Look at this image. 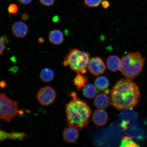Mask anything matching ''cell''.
Here are the masks:
<instances>
[{
  "instance_id": "obj_1",
  "label": "cell",
  "mask_w": 147,
  "mask_h": 147,
  "mask_svg": "<svg viewBox=\"0 0 147 147\" xmlns=\"http://www.w3.org/2000/svg\"><path fill=\"white\" fill-rule=\"evenodd\" d=\"M110 97L111 105L118 110H127L136 105L140 98V93L131 79L122 78L111 89Z\"/></svg>"
},
{
  "instance_id": "obj_2",
  "label": "cell",
  "mask_w": 147,
  "mask_h": 147,
  "mask_svg": "<svg viewBox=\"0 0 147 147\" xmlns=\"http://www.w3.org/2000/svg\"><path fill=\"white\" fill-rule=\"evenodd\" d=\"M70 95L72 99L66 105L65 108L67 124L69 126L81 130L89 123L91 110L87 103L79 98L75 92Z\"/></svg>"
},
{
  "instance_id": "obj_3",
  "label": "cell",
  "mask_w": 147,
  "mask_h": 147,
  "mask_svg": "<svg viewBox=\"0 0 147 147\" xmlns=\"http://www.w3.org/2000/svg\"><path fill=\"white\" fill-rule=\"evenodd\" d=\"M144 62V58L139 53H129L121 58L119 70L126 78L133 79L141 72Z\"/></svg>"
},
{
  "instance_id": "obj_4",
  "label": "cell",
  "mask_w": 147,
  "mask_h": 147,
  "mask_svg": "<svg viewBox=\"0 0 147 147\" xmlns=\"http://www.w3.org/2000/svg\"><path fill=\"white\" fill-rule=\"evenodd\" d=\"M90 58L89 53L73 49L65 56L63 64L65 67L69 65L78 74H84L87 72L86 68Z\"/></svg>"
},
{
  "instance_id": "obj_5",
  "label": "cell",
  "mask_w": 147,
  "mask_h": 147,
  "mask_svg": "<svg viewBox=\"0 0 147 147\" xmlns=\"http://www.w3.org/2000/svg\"><path fill=\"white\" fill-rule=\"evenodd\" d=\"M18 103L7 97L4 93H0V119L10 122L20 113Z\"/></svg>"
},
{
  "instance_id": "obj_6",
  "label": "cell",
  "mask_w": 147,
  "mask_h": 147,
  "mask_svg": "<svg viewBox=\"0 0 147 147\" xmlns=\"http://www.w3.org/2000/svg\"><path fill=\"white\" fill-rule=\"evenodd\" d=\"M56 93L53 88L46 86L40 89L37 93V99L41 105L48 106L54 103L56 98Z\"/></svg>"
},
{
  "instance_id": "obj_7",
  "label": "cell",
  "mask_w": 147,
  "mask_h": 147,
  "mask_svg": "<svg viewBox=\"0 0 147 147\" xmlns=\"http://www.w3.org/2000/svg\"><path fill=\"white\" fill-rule=\"evenodd\" d=\"M87 68L91 74L98 76L105 72L106 67L102 59L97 57L90 59Z\"/></svg>"
},
{
  "instance_id": "obj_8",
  "label": "cell",
  "mask_w": 147,
  "mask_h": 147,
  "mask_svg": "<svg viewBox=\"0 0 147 147\" xmlns=\"http://www.w3.org/2000/svg\"><path fill=\"white\" fill-rule=\"evenodd\" d=\"M12 31L16 37L23 38L27 35L28 32V28L25 23L21 21L17 22L13 25Z\"/></svg>"
},
{
  "instance_id": "obj_9",
  "label": "cell",
  "mask_w": 147,
  "mask_h": 147,
  "mask_svg": "<svg viewBox=\"0 0 147 147\" xmlns=\"http://www.w3.org/2000/svg\"><path fill=\"white\" fill-rule=\"evenodd\" d=\"M108 118L107 113L102 109L95 110L92 117L93 122L98 126H102L105 125L107 122Z\"/></svg>"
},
{
  "instance_id": "obj_10",
  "label": "cell",
  "mask_w": 147,
  "mask_h": 147,
  "mask_svg": "<svg viewBox=\"0 0 147 147\" xmlns=\"http://www.w3.org/2000/svg\"><path fill=\"white\" fill-rule=\"evenodd\" d=\"M78 129L73 126H69L63 132V139L66 142L73 143L76 141L79 137Z\"/></svg>"
},
{
  "instance_id": "obj_11",
  "label": "cell",
  "mask_w": 147,
  "mask_h": 147,
  "mask_svg": "<svg viewBox=\"0 0 147 147\" xmlns=\"http://www.w3.org/2000/svg\"><path fill=\"white\" fill-rule=\"evenodd\" d=\"M110 99L105 93H100L95 97L94 103L99 109H105L109 106Z\"/></svg>"
},
{
  "instance_id": "obj_12",
  "label": "cell",
  "mask_w": 147,
  "mask_h": 147,
  "mask_svg": "<svg viewBox=\"0 0 147 147\" xmlns=\"http://www.w3.org/2000/svg\"><path fill=\"white\" fill-rule=\"evenodd\" d=\"M26 136V134L24 133L5 132L1 129L0 126V142L7 139H24Z\"/></svg>"
},
{
  "instance_id": "obj_13",
  "label": "cell",
  "mask_w": 147,
  "mask_h": 147,
  "mask_svg": "<svg viewBox=\"0 0 147 147\" xmlns=\"http://www.w3.org/2000/svg\"><path fill=\"white\" fill-rule=\"evenodd\" d=\"M121 63V59L119 57L115 55H112L107 59V67L110 71L115 72L119 69Z\"/></svg>"
},
{
  "instance_id": "obj_14",
  "label": "cell",
  "mask_w": 147,
  "mask_h": 147,
  "mask_svg": "<svg viewBox=\"0 0 147 147\" xmlns=\"http://www.w3.org/2000/svg\"><path fill=\"white\" fill-rule=\"evenodd\" d=\"M95 85L98 90L104 92L106 94H109V91L108 88L109 86V82L106 77L102 76L97 78L95 80Z\"/></svg>"
},
{
  "instance_id": "obj_15",
  "label": "cell",
  "mask_w": 147,
  "mask_h": 147,
  "mask_svg": "<svg viewBox=\"0 0 147 147\" xmlns=\"http://www.w3.org/2000/svg\"><path fill=\"white\" fill-rule=\"evenodd\" d=\"M49 40L55 45H59L64 41V36L61 31L56 29L51 31L49 35Z\"/></svg>"
},
{
  "instance_id": "obj_16",
  "label": "cell",
  "mask_w": 147,
  "mask_h": 147,
  "mask_svg": "<svg viewBox=\"0 0 147 147\" xmlns=\"http://www.w3.org/2000/svg\"><path fill=\"white\" fill-rule=\"evenodd\" d=\"M40 76L42 81L45 82H49L54 80V73L52 69L45 68L42 70Z\"/></svg>"
},
{
  "instance_id": "obj_17",
  "label": "cell",
  "mask_w": 147,
  "mask_h": 147,
  "mask_svg": "<svg viewBox=\"0 0 147 147\" xmlns=\"http://www.w3.org/2000/svg\"><path fill=\"white\" fill-rule=\"evenodd\" d=\"M96 88L91 84H86L83 90V94L84 96L88 99L93 98L96 95Z\"/></svg>"
},
{
  "instance_id": "obj_18",
  "label": "cell",
  "mask_w": 147,
  "mask_h": 147,
  "mask_svg": "<svg viewBox=\"0 0 147 147\" xmlns=\"http://www.w3.org/2000/svg\"><path fill=\"white\" fill-rule=\"evenodd\" d=\"M88 80L87 76H84L79 74L74 80V83L78 89H80L85 86Z\"/></svg>"
},
{
  "instance_id": "obj_19",
  "label": "cell",
  "mask_w": 147,
  "mask_h": 147,
  "mask_svg": "<svg viewBox=\"0 0 147 147\" xmlns=\"http://www.w3.org/2000/svg\"><path fill=\"white\" fill-rule=\"evenodd\" d=\"M120 146L133 147H138L139 146L132 141L131 137H125L122 139Z\"/></svg>"
},
{
  "instance_id": "obj_20",
  "label": "cell",
  "mask_w": 147,
  "mask_h": 147,
  "mask_svg": "<svg viewBox=\"0 0 147 147\" xmlns=\"http://www.w3.org/2000/svg\"><path fill=\"white\" fill-rule=\"evenodd\" d=\"M102 0H84V3L86 6L90 8L98 7L102 2Z\"/></svg>"
},
{
  "instance_id": "obj_21",
  "label": "cell",
  "mask_w": 147,
  "mask_h": 147,
  "mask_svg": "<svg viewBox=\"0 0 147 147\" xmlns=\"http://www.w3.org/2000/svg\"><path fill=\"white\" fill-rule=\"evenodd\" d=\"M18 8L17 5L15 4H11L8 8V11L9 13L14 14L17 12Z\"/></svg>"
},
{
  "instance_id": "obj_22",
  "label": "cell",
  "mask_w": 147,
  "mask_h": 147,
  "mask_svg": "<svg viewBox=\"0 0 147 147\" xmlns=\"http://www.w3.org/2000/svg\"><path fill=\"white\" fill-rule=\"evenodd\" d=\"M42 4L47 6H49L54 4L55 0H39Z\"/></svg>"
},
{
  "instance_id": "obj_23",
  "label": "cell",
  "mask_w": 147,
  "mask_h": 147,
  "mask_svg": "<svg viewBox=\"0 0 147 147\" xmlns=\"http://www.w3.org/2000/svg\"><path fill=\"white\" fill-rule=\"evenodd\" d=\"M5 49L4 42L0 38V55L2 54Z\"/></svg>"
},
{
  "instance_id": "obj_24",
  "label": "cell",
  "mask_w": 147,
  "mask_h": 147,
  "mask_svg": "<svg viewBox=\"0 0 147 147\" xmlns=\"http://www.w3.org/2000/svg\"><path fill=\"white\" fill-rule=\"evenodd\" d=\"M102 4L103 7L104 8H107L109 6L110 3L107 1H102Z\"/></svg>"
},
{
  "instance_id": "obj_25",
  "label": "cell",
  "mask_w": 147,
  "mask_h": 147,
  "mask_svg": "<svg viewBox=\"0 0 147 147\" xmlns=\"http://www.w3.org/2000/svg\"><path fill=\"white\" fill-rule=\"evenodd\" d=\"M32 0H18V1L21 3V4L26 5L29 4L32 2Z\"/></svg>"
},
{
  "instance_id": "obj_26",
  "label": "cell",
  "mask_w": 147,
  "mask_h": 147,
  "mask_svg": "<svg viewBox=\"0 0 147 147\" xmlns=\"http://www.w3.org/2000/svg\"><path fill=\"white\" fill-rule=\"evenodd\" d=\"M29 18V15L27 13H24L21 16V19L24 21H26Z\"/></svg>"
},
{
  "instance_id": "obj_27",
  "label": "cell",
  "mask_w": 147,
  "mask_h": 147,
  "mask_svg": "<svg viewBox=\"0 0 147 147\" xmlns=\"http://www.w3.org/2000/svg\"><path fill=\"white\" fill-rule=\"evenodd\" d=\"M1 38L3 42H5V43H8V38L6 36L3 35L1 36Z\"/></svg>"
},
{
  "instance_id": "obj_28",
  "label": "cell",
  "mask_w": 147,
  "mask_h": 147,
  "mask_svg": "<svg viewBox=\"0 0 147 147\" xmlns=\"http://www.w3.org/2000/svg\"><path fill=\"white\" fill-rule=\"evenodd\" d=\"M59 20V18L58 16H55L54 17H53L52 19V21L56 22H57Z\"/></svg>"
},
{
  "instance_id": "obj_29",
  "label": "cell",
  "mask_w": 147,
  "mask_h": 147,
  "mask_svg": "<svg viewBox=\"0 0 147 147\" xmlns=\"http://www.w3.org/2000/svg\"><path fill=\"white\" fill-rule=\"evenodd\" d=\"M5 86V83L3 81H2L0 82V87H3Z\"/></svg>"
},
{
  "instance_id": "obj_30",
  "label": "cell",
  "mask_w": 147,
  "mask_h": 147,
  "mask_svg": "<svg viewBox=\"0 0 147 147\" xmlns=\"http://www.w3.org/2000/svg\"><path fill=\"white\" fill-rule=\"evenodd\" d=\"M38 41L40 43H43L44 41H45V40L43 38L40 37L38 38Z\"/></svg>"
}]
</instances>
